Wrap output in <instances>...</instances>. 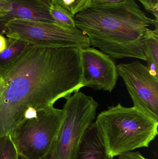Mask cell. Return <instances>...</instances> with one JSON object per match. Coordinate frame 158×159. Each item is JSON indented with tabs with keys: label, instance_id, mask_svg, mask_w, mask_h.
Listing matches in <instances>:
<instances>
[{
	"label": "cell",
	"instance_id": "cell-11",
	"mask_svg": "<svg viewBox=\"0 0 158 159\" xmlns=\"http://www.w3.org/2000/svg\"><path fill=\"white\" fill-rule=\"evenodd\" d=\"M145 61L149 72L158 78V26L150 30L143 42Z\"/></svg>",
	"mask_w": 158,
	"mask_h": 159
},
{
	"label": "cell",
	"instance_id": "cell-13",
	"mask_svg": "<svg viewBox=\"0 0 158 159\" xmlns=\"http://www.w3.org/2000/svg\"><path fill=\"white\" fill-rule=\"evenodd\" d=\"M49 10L55 22L68 28H77L74 17L63 7L58 4H51Z\"/></svg>",
	"mask_w": 158,
	"mask_h": 159
},
{
	"label": "cell",
	"instance_id": "cell-5",
	"mask_svg": "<svg viewBox=\"0 0 158 159\" xmlns=\"http://www.w3.org/2000/svg\"><path fill=\"white\" fill-rule=\"evenodd\" d=\"M64 116L63 109L53 107L22 121L9 135L18 155L27 159L44 157L56 141Z\"/></svg>",
	"mask_w": 158,
	"mask_h": 159
},
{
	"label": "cell",
	"instance_id": "cell-10",
	"mask_svg": "<svg viewBox=\"0 0 158 159\" xmlns=\"http://www.w3.org/2000/svg\"><path fill=\"white\" fill-rule=\"evenodd\" d=\"M94 121L84 134L74 159H109Z\"/></svg>",
	"mask_w": 158,
	"mask_h": 159
},
{
	"label": "cell",
	"instance_id": "cell-8",
	"mask_svg": "<svg viewBox=\"0 0 158 159\" xmlns=\"http://www.w3.org/2000/svg\"><path fill=\"white\" fill-rule=\"evenodd\" d=\"M83 87L111 92L118 78L117 65L111 57L94 48H80Z\"/></svg>",
	"mask_w": 158,
	"mask_h": 159
},
{
	"label": "cell",
	"instance_id": "cell-22",
	"mask_svg": "<svg viewBox=\"0 0 158 159\" xmlns=\"http://www.w3.org/2000/svg\"><path fill=\"white\" fill-rule=\"evenodd\" d=\"M47 7H49L52 4V0H34Z\"/></svg>",
	"mask_w": 158,
	"mask_h": 159
},
{
	"label": "cell",
	"instance_id": "cell-23",
	"mask_svg": "<svg viewBox=\"0 0 158 159\" xmlns=\"http://www.w3.org/2000/svg\"><path fill=\"white\" fill-rule=\"evenodd\" d=\"M18 159H27L25 158L24 157H22V156H20V155H18Z\"/></svg>",
	"mask_w": 158,
	"mask_h": 159
},
{
	"label": "cell",
	"instance_id": "cell-2",
	"mask_svg": "<svg viewBox=\"0 0 158 159\" xmlns=\"http://www.w3.org/2000/svg\"><path fill=\"white\" fill-rule=\"evenodd\" d=\"M77 28L89 39L90 46L113 58H134L145 61L143 42L151 26L150 18L135 0L116 3L91 5L74 16Z\"/></svg>",
	"mask_w": 158,
	"mask_h": 159
},
{
	"label": "cell",
	"instance_id": "cell-18",
	"mask_svg": "<svg viewBox=\"0 0 158 159\" xmlns=\"http://www.w3.org/2000/svg\"><path fill=\"white\" fill-rule=\"evenodd\" d=\"M41 159H59L56 150V142H55L49 152Z\"/></svg>",
	"mask_w": 158,
	"mask_h": 159
},
{
	"label": "cell",
	"instance_id": "cell-9",
	"mask_svg": "<svg viewBox=\"0 0 158 159\" xmlns=\"http://www.w3.org/2000/svg\"><path fill=\"white\" fill-rule=\"evenodd\" d=\"M8 14L2 21L12 18L55 22L49 7L34 0H6Z\"/></svg>",
	"mask_w": 158,
	"mask_h": 159
},
{
	"label": "cell",
	"instance_id": "cell-4",
	"mask_svg": "<svg viewBox=\"0 0 158 159\" xmlns=\"http://www.w3.org/2000/svg\"><path fill=\"white\" fill-rule=\"evenodd\" d=\"M0 34L29 45L60 48L90 46L87 36L78 28L55 22L12 18L0 22Z\"/></svg>",
	"mask_w": 158,
	"mask_h": 159
},
{
	"label": "cell",
	"instance_id": "cell-14",
	"mask_svg": "<svg viewBox=\"0 0 158 159\" xmlns=\"http://www.w3.org/2000/svg\"><path fill=\"white\" fill-rule=\"evenodd\" d=\"M92 0H52V4H58L66 8L73 17L91 5Z\"/></svg>",
	"mask_w": 158,
	"mask_h": 159
},
{
	"label": "cell",
	"instance_id": "cell-16",
	"mask_svg": "<svg viewBox=\"0 0 158 159\" xmlns=\"http://www.w3.org/2000/svg\"><path fill=\"white\" fill-rule=\"evenodd\" d=\"M143 6L147 11L151 13L158 20V0H137Z\"/></svg>",
	"mask_w": 158,
	"mask_h": 159
},
{
	"label": "cell",
	"instance_id": "cell-21",
	"mask_svg": "<svg viewBox=\"0 0 158 159\" xmlns=\"http://www.w3.org/2000/svg\"><path fill=\"white\" fill-rule=\"evenodd\" d=\"M7 39L4 35L0 34V53H2L7 47Z\"/></svg>",
	"mask_w": 158,
	"mask_h": 159
},
{
	"label": "cell",
	"instance_id": "cell-12",
	"mask_svg": "<svg viewBox=\"0 0 158 159\" xmlns=\"http://www.w3.org/2000/svg\"><path fill=\"white\" fill-rule=\"evenodd\" d=\"M7 39V47L0 53V66L16 57L29 45L20 41L8 38Z\"/></svg>",
	"mask_w": 158,
	"mask_h": 159
},
{
	"label": "cell",
	"instance_id": "cell-6",
	"mask_svg": "<svg viewBox=\"0 0 158 159\" xmlns=\"http://www.w3.org/2000/svg\"><path fill=\"white\" fill-rule=\"evenodd\" d=\"M66 100L56 147L59 159H74L84 134L95 120L98 103L80 91Z\"/></svg>",
	"mask_w": 158,
	"mask_h": 159
},
{
	"label": "cell",
	"instance_id": "cell-15",
	"mask_svg": "<svg viewBox=\"0 0 158 159\" xmlns=\"http://www.w3.org/2000/svg\"><path fill=\"white\" fill-rule=\"evenodd\" d=\"M0 159H18V154L9 135L0 136Z\"/></svg>",
	"mask_w": 158,
	"mask_h": 159
},
{
	"label": "cell",
	"instance_id": "cell-3",
	"mask_svg": "<svg viewBox=\"0 0 158 159\" xmlns=\"http://www.w3.org/2000/svg\"><path fill=\"white\" fill-rule=\"evenodd\" d=\"M109 157L113 159L147 148L158 135V121L121 103L101 112L94 121Z\"/></svg>",
	"mask_w": 158,
	"mask_h": 159
},
{
	"label": "cell",
	"instance_id": "cell-24",
	"mask_svg": "<svg viewBox=\"0 0 158 159\" xmlns=\"http://www.w3.org/2000/svg\"></svg>",
	"mask_w": 158,
	"mask_h": 159
},
{
	"label": "cell",
	"instance_id": "cell-20",
	"mask_svg": "<svg viewBox=\"0 0 158 159\" xmlns=\"http://www.w3.org/2000/svg\"><path fill=\"white\" fill-rule=\"evenodd\" d=\"M122 0H92L91 5H105L116 3Z\"/></svg>",
	"mask_w": 158,
	"mask_h": 159
},
{
	"label": "cell",
	"instance_id": "cell-19",
	"mask_svg": "<svg viewBox=\"0 0 158 159\" xmlns=\"http://www.w3.org/2000/svg\"><path fill=\"white\" fill-rule=\"evenodd\" d=\"M8 14V8L5 0H0V20H3Z\"/></svg>",
	"mask_w": 158,
	"mask_h": 159
},
{
	"label": "cell",
	"instance_id": "cell-1",
	"mask_svg": "<svg viewBox=\"0 0 158 159\" xmlns=\"http://www.w3.org/2000/svg\"><path fill=\"white\" fill-rule=\"evenodd\" d=\"M82 88L80 48L28 46L0 66V136Z\"/></svg>",
	"mask_w": 158,
	"mask_h": 159
},
{
	"label": "cell",
	"instance_id": "cell-17",
	"mask_svg": "<svg viewBox=\"0 0 158 159\" xmlns=\"http://www.w3.org/2000/svg\"><path fill=\"white\" fill-rule=\"evenodd\" d=\"M118 159H147L139 152H128L119 155Z\"/></svg>",
	"mask_w": 158,
	"mask_h": 159
},
{
	"label": "cell",
	"instance_id": "cell-7",
	"mask_svg": "<svg viewBox=\"0 0 158 159\" xmlns=\"http://www.w3.org/2000/svg\"><path fill=\"white\" fill-rule=\"evenodd\" d=\"M118 74L125 83L134 107L158 121V78L138 61L117 65Z\"/></svg>",
	"mask_w": 158,
	"mask_h": 159
}]
</instances>
